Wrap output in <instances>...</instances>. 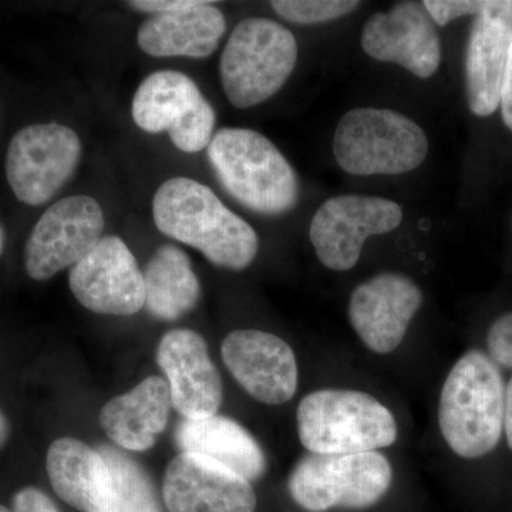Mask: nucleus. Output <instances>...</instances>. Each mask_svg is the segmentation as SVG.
<instances>
[{
	"mask_svg": "<svg viewBox=\"0 0 512 512\" xmlns=\"http://www.w3.org/2000/svg\"><path fill=\"white\" fill-rule=\"evenodd\" d=\"M156 227L167 237L198 249L211 264L229 271H244L259 249L255 229L207 185L187 177L161 184L154 195Z\"/></svg>",
	"mask_w": 512,
	"mask_h": 512,
	"instance_id": "f257e3e1",
	"label": "nucleus"
},
{
	"mask_svg": "<svg viewBox=\"0 0 512 512\" xmlns=\"http://www.w3.org/2000/svg\"><path fill=\"white\" fill-rule=\"evenodd\" d=\"M504 397L500 369L480 350H470L451 367L441 389L439 426L457 456L483 457L497 447L504 431Z\"/></svg>",
	"mask_w": 512,
	"mask_h": 512,
	"instance_id": "f03ea898",
	"label": "nucleus"
},
{
	"mask_svg": "<svg viewBox=\"0 0 512 512\" xmlns=\"http://www.w3.org/2000/svg\"><path fill=\"white\" fill-rule=\"evenodd\" d=\"M207 148L217 180L248 210L281 215L298 204L295 170L275 144L258 131L221 128Z\"/></svg>",
	"mask_w": 512,
	"mask_h": 512,
	"instance_id": "7ed1b4c3",
	"label": "nucleus"
},
{
	"mask_svg": "<svg viewBox=\"0 0 512 512\" xmlns=\"http://www.w3.org/2000/svg\"><path fill=\"white\" fill-rule=\"evenodd\" d=\"M298 436L313 454H356L393 446L397 423L372 394L322 389L303 397L296 410Z\"/></svg>",
	"mask_w": 512,
	"mask_h": 512,
	"instance_id": "20e7f679",
	"label": "nucleus"
},
{
	"mask_svg": "<svg viewBox=\"0 0 512 512\" xmlns=\"http://www.w3.org/2000/svg\"><path fill=\"white\" fill-rule=\"evenodd\" d=\"M298 62L291 30L265 18L239 22L222 52V89L232 106L249 109L275 96Z\"/></svg>",
	"mask_w": 512,
	"mask_h": 512,
	"instance_id": "39448f33",
	"label": "nucleus"
},
{
	"mask_svg": "<svg viewBox=\"0 0 512 512\" xmlns=\"http://www.w3.org/2000/svg\"><path fill=\"white\" fill-rule=\"evenodd\" d=\"M333 154L340 168L352 175L406 174L424 163L429 140L419 124L399 111L366 107L340 119Z\"/></svg>",
	"mask_w": 512,
	"mask_h": 512,
	"instance_id": "423d86ee",
	"label": "nucleus"
},
{
	"mask_svg": "<svg viewBox=\"0 0 512 512\" xmlns=\"http://www.w3.org/2000/svg\"><path fill=\"white\" fill-rule=\"evenodd\" d=\"M392 483V464L379 451L308 453L293 467L288 490L305 511L365 510L379 503Z\"/></svg>",
	"mask_w": 512,
	"mask_h": 512,
	"instance_id": "0eeeda50",
	"label": "nucleus"
},
{
	"mask_svg": "<svg viewBox=\"0 0 512 512\" xmlns=\"http://www.w3.org/2000/svg\"><path fill=\"white\" fill-rule=\"evenodd\" d=\"M134 123L151 134L167 131L183 153H200L214 137V107L191 77L175 70L150 74L138 86L131 106Z\"/></svg>",
	"mask_w": 512,
	"mask_h": 512,
	"instance_id": "6e6552de",
	"label": "nucleus"
},
{
	"mask_svg": "<svg viewBox=\"0 0 512 512\" xmlns=\"http://www.w3.org/2000/svg\"><path fill=\"white\" fill-rule=\"evenodd\" d=\"M82 157V141L72 128L57 123L30 124L10 140L6 178L23 204L40 207L73 177Z\"/></svg>",
	"mask_w": 512,
	"mask_h": 512,
	"instance_id": "1a4fd4ad",
	"label": "nucleus"
},
{
	"mask_svg": "<svg viewBox=\"0 0 512 512\" xmlns=\"http://www.w3.org/2000/svg\"><path fill=\"white\" fill-rule=\"evenodd\" d=\"M403 221L397 202L369 195L329 198L313 215L309 238L326 268L345 272L355 268L366 239L389 234Z\"/></svg>",
	"mask_w": 512,
	"mask_h": 512,
	"instance_id": "9d476101",
	"label": "nucleus"
},
{
	"mask_svg": "<svg viewBox=\"0 0 512 512\" xmlns=\"http://www.w3.org/2000/svg\"><path fill=\"white\" fill-rule=\"evenodd\" d=\"M104 214L89 195H70L43 212L25 247V268L35 281H49L89 254L103 238Z\"/></svg>",
	"mask_w": 512,
	"mask_h": 512,
	"instance_id": "9b49d317",
	"label": "nucleus"
},
{
	"mask_svg": "<svg viewBox=\"0 0 512 512\" xmlns=\"http://www.w3.org/2000/svg\"><path fill=\"white\" fill-rule=\"evenodd\" d=\"M69 285L84 308L100 315L130 316L146 306V284L126 242L107 235L72 266Z\"/></svg>",
	"mask_w": 512,
	"mask_h": 512,
	"instance_id": "f8f14e48",
	"label": "nucleus"
},
{
	"mask_svg": "<svg viewBox=\"0 0 512 512\" xmlns=\"http://www.w3.org/2000/svg\"><path fill=\"white\" fill-rule=\"evenodd\" d=\"M423 305V292L407 275L382 272L357 285L350 295V325L363 345L387 355L402 345L410 322Z\"/></svg>",
	"mask_w": 512,
	"mask_h": 512,
	"instance_id": "ddd939ff",
	"label": "nucleus"
},
{
	"mask_svg": "<svg viewBox=\"0 0 512 512\" xmlns=\"http://www.w3.org/2000/svg\"><path fill=\"white\" fill-rule=\"evenodd\" d=\"M360 43L367 56L399 64L420 79H429L440 67V35L423 2H400L370 16Z\"/></svg>",
	"mask_w": 512,
	"mask_h": 512,
	"instance_id": "4468645a",
	"label": "nucleus"
},
{
	"mask_svg": "<svg viewBox=\"0 0 512 512\" xmlns=\"http://www.w3.org/2000/svg\"><path fill=\"white\" fill-rule=\"evenodd\" d=\"M221 353L239 386L258 402L279 406L295 396L298 362L285 340L262 330H234L222 342Z\"/></svg>",
	"mask_w": 512,
	"mask_h": 512,
	"instance_id": "2eb2a0df",
	"label": "nucleus"
},
{
	"mask_svg": "<svg viewBox=\"0 0 512 512\" xmlns=\"http://www.w3.org/2000/svg\"><path fill=\"white\" fill-rule=\"evenodd\" d=\"M170 512H255L256 494L244 477L194 453L168 464L163 483Z\"/></svg>",
	"mask_w": 512,
	"mask_h": 512,
	"instance_id": "dca6fc26",
	"label": "nucleus"
},
{
	"mask_svg": "<svg viewBox=\"0 0 512 512\" xmlns=\"http://www.w3.org/2000/svg\"><path fill=\"white\" fill-rule=\"evenodd\" d=\"M157 363L167 376L171 403L185 420L217 414L222 380L200 333L188 329L168 332L158 345Z\"/></svg>",
	"mask_w": 512,
	"mask_h": 512,
	"instance_id": "f3484780",
	"label": "nucleus"
},
{
	"mask_svg": "<svg viewBox=\"0 0 512 512\" xmlns=\"http://www.w3.org/2000/svg\"><path fill=\"white\" fill-rule=\"evenodd\" d=\"M512 45V0L488 2L474 19L466 53V92L476 116L500 107L505 67Z\"/></svg>",
	"mask_w": 512,
	"mask_h": 512,
	"instance_id": "a211bd4d",
	"label": "nucleus"
},
{
	"mask_svg": "<svg viewBox=\"0 0 512 512\" xmlns=\"http://www.w3.org/2000/svg\"><path fill=\"white\" fill-rule=\"evenodd\" d=\"M46 468L53 490L76 510L119 512L116 483L99 450L63 437L49 447Z\"/></svg>",
	"mask_w": 512,
	"mask_h": 512,
	"instance_id": "6ab92c4d",
	"label": "nucleus"
},
{
	"mask_svg": "<svg viewBox=\"0 0 512 512\" xmlns=\"http://www.w3.org/2000/svg\"><path fill=\"white\" fill-rule=\"evenodd\" d=\"M225 30L224 13L200 0L191 8L151 15L138 29L137 43L148 56L204 59L217 50Z\"/></svg>",
	"mask_w": 512,
	"mask_h": 512,
	"instance_id": "aec40b11",
	"label": "nucleus"
},
{
	"mask_svg": "<svg viewBox=\"0 0 512 512\" xmlns=\"http://www.w3.org/2000/svg\"><path fill=\"white\" fill-rule=\"evenodd\" d=\"M171 406L168 383L163 377H147L130 392L106 403L100 412V424L117 446L147 451L167 427Z\"/></svg>",
	"mask_w": 512,
	"mask_h": 512,
	"instance_id": "412c9836",
	"label": "nucleus"
},
{
	"mask_svg": "<svg viewBox=\"0 0 512 512\" xmlns=\"http://www.w3.org/2000/svg\"><path fill=\"white\" fill-rule=\"evenodd\" d=\"M183 453H194L221 464L245 480L264 476L266 458L258 441L237 421L224 416L184 420L177 429Z\"/></svg>",
	"mask_w": 512,
	"mask_h": 512,
	"instance_id": "4be33fe9",
	"label": "nucleus"
},
{
	"mask_svg": "<svg viewBox=\"0 0 512 512\" xmlns=\"http://www.w3.org/2000/svg\"><path fill=\"white\" fill-rule=\"evenodd\" d=\"M146 306L154 318L180 319L200 301L201 285L183 249L165 244L157 249L144 271Z\"/></svg>",
	"mask_w": 512,
	"mask_h": 512,
	"instance_id": "5701e85b",
	"label": "nucleus"
},
{
	"mask_svg": "<svg viewBox=\"0 0 512 512\" xmlns=\"http://www.w3.org/2000/svg\"><path fill=\"white\" fill-rule=\"evenodd\" d=\"M99 451L109 464L116 483L119 512H163L143 468L116 448L103 446Z\"/></svg>",
	"mask_w": 512,
	"mask_h": 512,
	"instance_id": "b1692460",
	"label": "nucleus"
},
{
	"mask_svg": "<svg viewBox=\"0 0 512 512\" xmlns=\"http://www.w3.org/2000/svg\"><path fill=\"white\" fill-rule=\"evenodd\" d=\"M272 9L281 18L298 25H318L343 18L360 6L353 0H275Z\"/></svg>",
	"mask_w": 512,
	"mask_h": 512,
	"instance_id": "393cba45",
	"label": "nucleus"
},
{
	"mask_svg": "<svg viewBox=\"0 0 512 512\" xmlns=\"http://www.w3.org/2000/svg\"><path fill=\"white\" fill-rule=\"evenodd\" d=\"M487 346L495 365L512 369V312L500 316L491 325Z\"/></svg>",
	"mask_w": 512,
	"mask_h": 512,
	"instance_id": "a878e982",
	"label": "nucleus"
},
{
	"mask_svg": "<svg viewBox=\"0 0 512 512\" xmlns=\"http://www.w3.org/2000/svg\"><path fill=\"white\" fill-rule=\"evenodd\" d=\"M487 3L470 0H426L423 5L437 26H447L463 16L480 15Z\"/></svg>",
	"mask_w": 512,
	"mask_h": 512,
	"instance_id": "bb28decb",
	"label": "nucleus"
},
{
	"mask_svg": "<svg viewBox=\"0 0 512 512\" xmlns=\"http://www.w3.org/2000/svg\"><path fill=\"white\" fill-rule=\"evenodd\" d=\"M15 512H59L53 501L37 488H23L16 494Z\"/></svg>",
	"mask_w": 512,
	"mask_h": 512,
	"instance_id": "cd10ccee",
	"label": "nucleus"
},
{
	"mask_svg": "<svg viewBox=\"0 0 512 512\" xmlns=\"http://www.w3.org/2000/svg\"><path fill=\"white\" fill-rule=\"evenodd\" d=\"M198 2L200 0H133V2H128V5L133 9L140 10V12L158 15V13L191 8V6L198 5Z\"/></svg>",
	"mask_w": 512,
	"mask_h": 512,
	"instance_id": "c85d7f7f",
	"label": "nucleus"
},
{
	"mask_svg": "<svg viewBox=\"0 0 512 512\" xmlns=\"http://www.w3.org/2000/svg\"><path fill=\"white\" fill-rule=\"evenodd\" d=\"M501 111L505 126L512 131V45L510 56H508L507 67H505L503 89H501Z\"/></svg>",
	"mask_w": 512,
	"mask_h": 512,
	"instance_id": "c756f323",
	"label": "nucleus"
},
{
	"mask_svg": "<svg viewBox=\"0 0 512 512\" xmlns=\"http://www.w3.org/2000/svg\"><path fill=\"white\" fill-rule=\"evenodd\" d=\"M504 431L505 437H507L508 447L512 450V377L507 386H505Z\"/></svg>",
	"mask_w": 512,
	"mask_h": 512,
	"instance_id": "7c9ffc66",
	"label": "nucleus"
},
{
	"mask_svg": "<svg viewBox=\"0 0 512 512\" xmlns=\"http://www.w3.org/2000/svg\"><path fill=\"white\" fill-rule=\"evenodd\" d=\"M10 426L9 421L6 419L5 413L0 410V448L5 446L6 441L9 439Z\"/></svg>",
	"mask_w": 512,
	"mask_h": 512,
	"instance_id": "2f4dec72",
	"label": "nucleus"
},
{
	"mask_svg": "<svg viewBox=\"0 0 512 512\" xmlns=\"http://www.w3.org/2000/svg\"><path fill=\"white\" fill-rule=\"evenodd\" d=\"M3 247H5V229L0 224V255H2Z\"/></svg>",
	"mask_w": 512,
	"mask_h": 512,
	"instance_id": "473e14b6",
	"label": "nucleus"
},
{
	"mask_svg": "<svg viewBox=\"0 0 512 512\" xmlns=\"http://www.w3.org/2000/svg\"><path fill=\"white\" fill-rule=\"evenodd\" d=\"M0 512H10L8 508L3 507V505H0Z\"/></svg>",
	"mask_w": 512,
	"mask_h": 512,
	"instance_id": "72a5a7b5",
	"label": "nucleus"
}]
</instances>
